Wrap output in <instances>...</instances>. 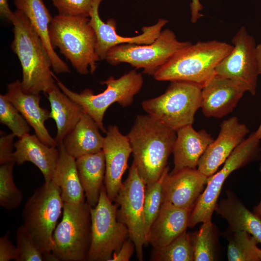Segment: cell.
<instances>
[{
    "label": "cell",
    "mask_w": 261,
    "mask_h": 261,
    "mask_svg": "<svg viewBox=\"0 0 261 261\" xmlns=\"http://www.w3.org/2000/svg\"><path fill=\"white\" fill-rule=\"evenodd\" d=\"M138 174L145 185L157 181L172 153L176 131L149 115H139L127 135Z\"/></svg>",
    "instance_id": "1"
},
{
    "label": "cell",
    "mask_w": 261,
    "mask_h": 261,
    "mask_svg": "<svg viewBox=\"0 0 261 261\" xmlns=\"http://www.w3.org/2000/svg\"><path fill=\"white\" fill-rule=\"evenodd\" d=\"M10 22L13 25L14 32L11 49L22 67V89L29 93H46L56 83L51 70V59L46 47L21 11L16 9L14 12Z\"/></svg>",
    "instance_id": "2"
},
{
    "label": "cell",
    "mask_w": 261,
    "mask_h": 261,
    "mask_svg": "<svg viewBox=\"0 0 261 261\" xmlns=\"http://www.w3.org/2000/svg\"><path fill=\"white\" fill-rule=\"evenodd\" d=\"M233 45L217 40L199 41L174 54L153 75L160 81H184L202 88L216 74L221 60Z\"/></svg>",
    "instance_id": "3"
},
{
    "label": "cell",
    "mask_w": 261,
    "mask_h": 261,
    "mask_svg": "<svg viewBox=\"0 0 261 261\" xmlns=\"http://www.w3.org/2000/svg\"><path fill=\"white\" fill-rule=\"evenodd\" d=\"M89 17L55 15L49 28L51 43L81 74L93 73L100 60L95 53L96 37Z\"/></svg>",
    "instance_id": "4"
},
{
    "label": "cell",
    "mask_w": 261,
    "mask_h": 261,
    "mask_svg": "<svg viewBox=\"0 0 261 261\" xmlns=\"http://www.w3.org/2000/svg\"><path fill=\"white\" fill-rule=\"evenodd\" d=\"M54 78L61 91L78 104L104 133L107 131L103 125L104 116L107 109L115 102L123 107L130 105L134 96L140 91L144 83L142 74L133 69L118 78L110 76L101 82L102 85L106 86V89L101 93L94 94L89 88H86L79 93L73 91L55 75Z\"/></svg>",
    "instance_id": "5"
},
{
    "label": "cell",
    "mask_w": 261,
    "mask_h": 261,
    "mask_svg": "<svg viewBox=\"0 0 261 261\" xmlns=\"http://www.w3.org/2000/svg\"><path fill=\"white\" fill-rule=\"evenodd\" d=\"M171 82L164 93L144 100L142 107L153 118L176 131L193 123L201 107L202 88L187 82Z\"/></svg>",
    "instance_id": "6"
},
{
    "label": "cell",
    "mask_w": 261,
    "mask_h": 261,
    "mask_svg": "<svg viewBox=\"0 0 261 261\" xmlns=\"http://www.w3.org/2000/svg\"><path fill=\"white\" fill-rule=\"evenodd\" d=\"M59 187L53 181L37 188L26 203L23 225L43 253L52 252L53 235L63 206Z\"/></svg>",
    "instance_id": "7"
},
{
    "label": "cell",
    "mask_w": 261,
    "mask_h": 261,
    "mask_svg": "<svg viewBox=\"0 0 261 261\" xmlns=\"http://www.w3.org/2000/svg\"><path fill=\"white\" fill-rule=\"evenodd\" d=\"M52 252L62 261H86L91 239L90 206L63 203V215L53 235Z\"/></svg>",
    "instance_id": "8"
},
{
    "label": "cell",
    "mask_w": 261,
    "mask_h": 261,
    "mask_svg": "<svg viewBox=\"0 0 261 261\" xmlns=\"http://www.w3.org/2000/svg\"><path fill=\"white\" fill-rule=\"evenodd\" d=\"M118 207L103 186L97 204L90 207L91 239L86 261H109L129 236L127 227L117 219Z\"/></svg>",
    "instance_id": "9"
},
{
    "label": "cell",
    "mask_w": 261,
    "mask_h": 261,
    "mask_svg": "<svg viewBox=\"0 0 261 261\" xmlns=\"http://www.w3.org/2000/svg\"><path fill=\"white\" fill-rule=\"evenodd\" d=\"M260 140L254 131L232 152L222 168L208 178L206 187L197 200L189 217L188 227L212 220L222 187L234 171L260 158Z\"/></svg>",
    "instance_id": "10"
},
{
    "label": "cell",
    "mask_w": 261,
    "mask_h": 261,
    "mask_svg": "<svg viewBox=\"0 0 261 261\" xmlns=\"http://www.w3.org/2000/svg\"><path fill=\"white\" fill-rule=\"evenodd\" d=\"M190 44L179 41L175 33L167 29L151 44H124L112 47L105 60L113 65L127 63L143 69L144 73L153 75L174 54Z\"/></svg>",
    "instance_id": "11"
},
{
    "label": "cell",
    "mask_w": 261,
    "mask_h": 261,
    "mask_svg": "<svg viewBox=\"0 0 261 261\" xmlns=\"http://www.w3.org/2000/svg\"><path fill=\"white\" fill-rule=\"evenodd\" d=\"M145 184L139 175L133 162L126 179L123 182L115 200L119 206L117 218L128 230L139 261L143 260V246L147 245L144 212Z\"/></svg>",
    "instance_id": "12"
},
{
    "label": "cell",
    "mask_w": 261,
    "mask_h": 261,
    "mask_svg": "<svg viewBox=\"0 0 261 261\" xmlns=\"http://www.w3.org/2000/svg\"><path fill=\"white\" fill-rule=\"evenodd\" d=\"M233 48L217 66L216 74L229 79L252 95L259 74L254 38L242 26L233 37Z\"/></svg>",
    "instance_id": "13"
},
{
    "label": "cell",
    "mask_w": 261,
    "mask_h": 261,
    "mask_svg": "<svg viewBox=\"0 0 261 261\" xmlns=\"http://www.w3.org/2000/svg\"><path fill=\"white\" fill-rule=\"evenodd\" d=\"M102 0H93L89 23L96 37L95 53L100 60H104L112 47L124 44H147L153 43L160 35L162 29L168 23L166 19L160 18L155 24L142 28V33L134 37H123L116 32V22L113 19L104 22L100 17L99 9Z\"/></svg>",
    "instance_id": "14"
},
{
    "label": "cell",
    "mask_w": 261,
    "mask_h": 261,
    "mask_svg": "<svg viewBox=\"0 0 261 261\" xmlns=\"http://www.w3.org/2000/svg\"><path fill=\"white\" fill-rule=\"evenodd\" d=\"M102 150L105 162L104 186L109 198L114 202L122 185V176L128 168L132 149L127 135L122 134L117 126L110 125Z\"/></svg>",
    "instance_id": "15"
},
{
    "label": "cell",
    "mask_w": 261,
    "mask_h": 261,
    "mask_svg": "<svg viewBox=\"0 0 261 261\" xmlns=\"http://www.w3.org/2000/svg\"><path fill=\"white\" fill-rule=\"evenodd\" d=\"M249 132L247 127L236 116L223 121L217 138L201 157L197 169L208 177L214 174Z\"/></svg>",
    "instance_id": "16"
},
{
    "label": "cell",
    "mask_w": 261,
    "mask_h": 261,
    "mask_svg": "<svg viewBox=\"0 0 261 261\" xmlns=\"http://www.w3.org/2000/svg\"><path fill=\"white\" fill-rule=\"evenodd\" d=\"M208 177L197 169H184L168 173L162 183V203L192 209L206 184Z\"/></svg>",
    "instance_id": "17"
},
{
    "label": "cell",
    "mask_w": 261,
    "mask_h": 261,
    "mask_svg": "<svg viewBox=\"0 0 261 261\" xmlns=\"http://www.w3.org/2000/svg\"><path fill=\"white\" fill-rule=\"evenodd\" d=\"M245 92L231 80L215 74L202 88L200 108L205 116L223 117L233 111Z\"/></svg>",
    "instance_id": "18"
},
{
    "label": "cell",
    "mask_w": 261,
    "mask_h": 261,
    "mask_svg": "<svg viewBox=\"0 0 261 261\" xmlns=\"http://www.w3.org/2000/svg\"><path fill=\"white\" fill-rule=\"evenodd\" d=\"M5 96L15 106L32 127L35 135L44 144L58 147L55 138L49 133L45 122L50 118V112L40 105L39 94L26 93L22 88L19 80L8 84Z\"/></svg>",
    "instance_id": "19"
},
{
    "label": "cell",
    "mask_w": 261,
    "mask_h": 261,
    "mask_svg": "<svg viewBox=\"0 0 261 261\" xmlns=\"http://www.w3.org/2000/svg\"><path fill=\"white\" fill-rule=\"evenodd\" d=\"M191 210L163 203L147 236V244L153 249L163 248L186 231Z\"/></svg>",
    "instance_id": "20"
},
{
    "label": "cell",
    "mask_w": 261,
    "mask_h": 261,
    "mask_svg": "<svg viewBox=\"0 0 261 261\" xmlns=\"http://www.w3.org/2000/svg\"><path fill=\"white\" fill-rule=\"evenodd\" d=\"M176 133L172 151L174 167L171 174L184 169H197L201 157L214 138L205 130H196L192 125L183 127Z\"/></svg>",
    "instance_id": "21"
},
{
    "label": "cell",
    "mask_w": 261,
    "mask_h": 261,
    "mask_svg": "<svg viewBox=\"0 0 261 261\" xmlns=\"http://www.w3.org/2000/svg\"><path fill=\"white\" fill-rule=\"evenodd\" d=\"M13 160L18 165L29 161L42 173L44 183L52 181L59 157L58 147L49 146L35 134L27 133L14 144Z\"/></svg>",
    "instance_id": "22"
},
{
    "label": "cell",
    "mask_w": 261,
    "mask_h": 261,
    "mask_svg": "<svg viewBox=\"0 0 261 261\" xmlns=\"http://www.w3.org/2000/svg\"><path fill=\"white\" fill-rule=\"evenodd\" d=\"M14 4L16 9L27 17L42 39L50 57L53 71L57 73L69 72V66L57 54L51 43L49 28L53 17L43 0H14Z\"/></svg>",
    "instance_id": "23"
},
{
    "label": "cell",
    "mask_w": 261,
    "mask_h": 261,
    "mask_svg": "<svg viewBox=\"0 0 261 261\" xmlns=\"http://www.w3.org/2000/svg\"><path fill=\"white\" fill-rule=\"evenodd\" d=\"M99 130L95 121L84 112L62 144L66 151L75 159L98 152L102 150L104 140Z\"/></svg>",
    "instance_id": "24"
},
{
    "label": "cell",
    "mask_w": 261,
    "mask_h": 261,
    "mask_svg": "<svg viewBox=\"0 0 261 261\" xmlns=\"http://www.w3.org/2000/svg\"><path fill=\"white\" fill-rule=\"evenodd\" d=\"M215 211L228 222L232 232L244 231L261 244V218L250 212L232 192L217 203Z\"/></svg>",
    "instance_id": "25"
},
{
    "label": "cell",
    "mask_w": 261,
    "mask_h": 261,
    "mask_svg": "<svg viewBox=\"0 0 261 261\" xmlns=\"http://www.w3.org/2000/svg\"><path fill=\"white\" fill-rule=\"evenodd\" d=\"M46 94L50 104V117L57 126L55 139L58 146L74 128L84 112L78 104L61 91L57 83Z\"/></svg>",
    "instance_id": "26"
},
{
    "label": "cell",
    "mask_w": 261,
    "mask_h": 261,
    "mask_svg": "<svg viewBox=\"0 0 261 261\" xmlns=\"http://www.w3.org/2000/svg\"><path fill=\"white\" fill-rule=\"evenodd\" d=\"M79 177L84 191L86 203L91 207L98 203L103 186L105 162L103 152L82 156L76 159Z\"/></svg>",
    "instance_id": "27"
},
{
    "label": "cell",
    "mask_w": 261,
    "mask_h": 261,
    "mask_svg": "<svg viewBox=\"0 0 261 261\" xmlns=\"http://www.w3.org/2000/svg\"><path fill=\"white\" fill-rule=\"evenodd\" d=\"M59 157L52 180L60 188L63 203H85V193L77 169L76 159L65 150L62 144L58 146Z\"/></svg>",
    "instance_id": "28"
},
{
    "label": "cell",
    "mask_w": 261,
    "mask_h": 261,
    "mask_svg": "<svg viewBox=\"0 0 261 261\" xmlns=\"http://www.w3.org/2000/svg\"><path fill=\"white\" fill-rule=\"evenodd\" d=\"M228 240L227 258L229 261H260L257 253L258 242L253 236L244 231L232 232Z\"/></svg>",
    "instance_id": "29"
},
{
    "label": "cell",
    "mask_w": 261,
    "mask_h": 261,
    "mask_svg": "<svg viewBox=\"0 0 261 261\" xmlns=\"http://www.w3.org/2000/svg\"><path fill=\"white\" fill-rule=\"evenodd\" d=\"M153 261H193L194 248L191 238L186 231L166 246L153 249Z\"/></svg>",
    "instance_id": "30"
},
{
    "label": "cell",
    "mask_w": 261,
    "mask_h": 261,
    "mask_svg": "<svg viewBox=\"0 0 261 261\" xmlns=\"http://www.w3.org/2000/svg\"><path fill=\"white\" fill-rule=\"evenodd\" d=\"M15 163L12 160L0 166V205L7 210L17 208L23 198L22 191L14 180L13 172Z\"/></svg>",
    "instance_id": "31"
},
{
    "label": "cell",
    "mask_w": 261,
    "mask_h": 261,
    "mask_svg": "<svg viewBox=\"0 0 261 261\" xmlns=\"http://www.w3.org/2000/svg\"><path fill=\"white\" fill-rule=\"evenodd\" d=\"M202 223L191 239L194 261H213L215 259L216 228L212 220Z\"/></svg>",
    "instance_id": "32"
},
{
    "label": "cell",
    "mask_w": 261,
    "mask_h": 261,
    "mask_svg": "<svg viewBox=\"0 0 261 261\" xmlns=\"http://www.w3.org/2000/svg\"><path fill=\"white\" fill-rule=\"evenodd\" d=\"M168 166L161 177L154 183L145 185L144 212L146 227V238L150 227L156 219L162 204V183L169 173Z\"/></svg>",
    "instance_id": "33"
},
{
    "label": "cell",
    "mask_w": 261,
    "mask_h": 261,
    "mask_svg": "<svg viewBox=\"0 0 261 261\" xmlns=\"http://www.w3.org/2000/svg\"><path fill=\"white\" fill-rule=\"evenodd\" d=\"M0 122L6 125L18 138L29 133L30 126L5 95H0Z\"/></svg>",
    "instance_id": "34"
},
{
    "label": "cell",
    "mask_w": 261,
    "mask_h": 261,
    "mask_svg": "<svg viewBox=\"0 0 261 261\" xmlns=\"http://www.w3.org/2000/svg\"><path fill=\"white\" fill-rule=\"evenodd\" d=\"M18 256L16 261H43L44 253L33 238L22 225L16 232Z\"/></svg>",
    "instance_id": "35"
},
{
    "label": "cell",
    "mask_w": 261,
    "mask_h": 261,
    "mask_svg": "<svg viewBox=\"0 0 261 261\" xmlns=\"http://www.w3.org/2000/svg\"><path fill=\"white\" fill-rule=\"evenodd\" d=\"M59 15L89 17L93 0H52Z\"/></svg>",
    "instance_id": "36"
},
{
    "label": "cell",
    "mask_w": 261,
    "mask_h": 261,
    "mask_svg": "<svg viewBox=\"0 0 261 261\" xmlns=\"http://www.w3.org/2000/svg\"><path fill=\"white\" fill-rule=\"evenodd\" d=\"M10 232H7L0 238V261H16L18 252L16 246L13 245L9 238Z\"/></svg>",
    "instance_id": "37"
},
{
    "label": "cell",
    "mask_w": 261,
    "mask_h": 261,
    "mask_svg": "<svg viewBox=\"0 0 261 261\" xmlns=\"http://www.w3.org/2000/svg\"><path fill=\"white\" fill-rule=\"evenodd\" d=\"M15 137L12 132L10 134L3 133V132H2V134L1 133L0 137V164L14 160L13 155L14 144V140Z\"/></svg>",
    "instance_id": "38"
},
{
    "label": "cell",
    "mask_w": 261,
    "mask_h": 261,
    "mask_svg": "<svg viewBox=\"0 0 261 261\" xmlns=\"http://www.w3.org/2000/svg\"><path fill=\"white\" fill-rule=\"evenodd\" d=\"M135 246L130 239H126L119 249L115 252L109 261H129L132 256Z\"/></svg>",
    "instance_id": "39"
},
{
    "label": "cell",
    "mask_w": 261,
    "mask_h": 261,
    "mask_svg": "<svg viewBox=\"0 0 261 261\" xmlns=\"http://www.w3.org/2000/svg\"><path fill=\"white\" fill-rule=\"evenodd\" d=\"M190 8L191 11V22L195 23L203 16L200 13V11L203 9V5L201 3L200 0H191Z\"/></svg>",
    "instance_id": "40"
},
{
    "label": "cell",
    "mask_w": 261,
    "mask_h": 261,
    "mask_svg": "<svg viewBox=\"0 0 261 261\" xmlns=\"http://www.w3.org/2000/svg\"><path fill=\"white\" fill-rule=\"evenodd\" d=\"M14 12L10 9L7 0H0V15L2 18L11 21Z\"/></svg>",
    "instance_id": "41"
},
{
    "label": "cell",
    "mask_w": 261,
    "mask_h": 261,
    "mask_svg": "<svg viewBox=\"0 0 261 261\" xmlns=\"http://www.w3.org/2000/svg\"><path fill=\"white\" fill-rule=\"evenodd\" d=\"M256 57L259 73L261 74V42L256 46Z\"/></svg>",
    "instance_id": "42"
},
{
    "label": "cell",
    "mask_w": 261,
    "mask_h": 261,
    "mask_svg": "<svg viewBox=\"0 0 261 261\" xmlns=\"http://www.w3.org/2000/svg\"><path fill=\"white\" fill-rule=\"evenodd\" d=\"M253 212L261 218V199L258 204L254 207Z\"/></svg>",
    "instance_id": "43"
},
{
    "label": "cell",
    "mask_w": 261,
    "mask_h": 261,
    "mask_svg": "<svg viewBox=\"0 0 261 261\" xmlns=\"http://www.w3.org/2000/svg\"><path fill=\"white\" fill-rule=\"evenodd\" d=\"M256 137L261 140V122L256 131H254Z\"/></svg>",
    "instance_id": "44"
},
{
    "label": "cell",
    "mask_w": 261,
    "mask_h": 261,
    "mask_svg": "<svg viewBox=\"0 0 261 261\" xmlns=\"http://www.w3.org/2000/svg\"><path fill=\"white\" fill-rule=\"evenodd\" d=\"M257 253L259 257L260 258V261H261V249L259 248L257 250Z\"/></svg>",
    "instance_id": "45"
},
{
    "label": "cell",
    "mask_w": 261,
    "mask_h": 261,
    "mask_svg": "<svg viewBox=\"0 0 261 261\" xmlns=\"http://www.w3.org/2000/svg\"><path fill=\"white\" fill-rule=\"evenodd\" d=\"M259 171H260V173L261 174V163L260 164Z\"/></svg>",
    "instance_id": "46"
}]
</instances>
